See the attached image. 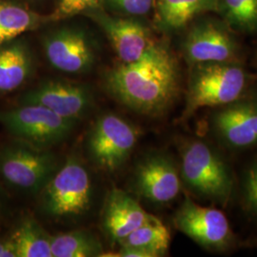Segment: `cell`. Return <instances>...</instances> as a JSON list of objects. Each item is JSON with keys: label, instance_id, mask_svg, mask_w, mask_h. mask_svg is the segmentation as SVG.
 Listing matches in <instances>:
<instances>
[{"label": "cell", "instance_id": "1", "mask_svg": "<svg viewBox=\"0 0 257 257\" xmlns=\"http://www.w3.org/2000/svg\"><path fill=\"white\" fill-rule=\"evenodd\" d=\"M106 89L120 104L140 114L158 116L175 103L180 90L176 58L156 43L138 60L120 63L106 76Z\"/></svg>", "mask_w": 257, "mask_h": 257}, {"label": "cell", "instance_id": "2", "mask_svg": "<svg viewBox=\"0 0 257 257\" xmlns=\"http://www.w3.org/2000/svg\"><path fill=\"white\" fill-rule=\"evenodd\" d=\"M181 181L195 196L222 206L230 201L233 176L219 152L211 144L193 139L181 149Z\"/></svg>", "mask_w": 257, "mask_h": 257}, {"label": "cell", "instance_id": "3", "mask_svg": "<svg viewBox=\"0 0 257 257\" xmlns=\"http://www.w3.org/2000/svg\"><path fill=\"white\" fill-rule=\"evenodd\" d=\"M39 194V209L52 219H72L92 207L93 185L88 168L77 156L59 166Z\"/></svg>", "mask_w": 257, "mask_h": 257}, {"label": "cell", "instance_id": "4", "mask_svg": "<svg viewBox=\"0 0 257 257\" xmlns=\"http://www.w3.org/2000/svg\"><path fill=\"white\" fill-rule=\"evenodd\" d=\"M182 119L206 107H222L242 97L247 74L236 62H210L192 66Z\"/></svg>", "mask_w": 257, "mask_h": 257}, {"label": "cell", "instance_id": "5", "mask_svg": "<svg viewBox=\"0 0 257 257\" xmlns=\"http://www.w3.org/2000/svg\"><path fill=\"white\" fill-rule=\"evenodd\" d=\"M59 161L50 149L19 140L0 149V177L19 191L38 193L55 175Z\"/></svg>", "mask_w": 257, "mask_h": 257}, {"label": "cell", "instance_id": "6", "mask_svg": "<svg viewBox=\"0 0 257 257\" xmlns=\"http://www.w3.org/2000/svg\"><path fill=\"white\" fill-rule=\"evenodd\" d=\"M0 123L19 140L40 149H51L63 142L77 124L36 104L0 111Z\"/></svg>", "mask_w": 257, "mask_h": 257}, {"label": "cell", "instance_id": "7", "mask_svg": "<svg viewBox=\"0 0 257 257\" xmlns=\"http://www.w3.org/2000/svg\"><path fill=\"white\" fill-rule=\"evenodd\" d=\"M139 131L128 120L108 112L93 123L86 148L93 164L107 173L118 171L138 143Z\"/></svg>", "mask_w": 257, "mask_h": 257}, {"label": "cell", "instance_id": "8", "mask_svg": "<svg viewBox=\"0 0 257 257\" xmlns=\"http://www.w3.org/2000/svg\"><path fill=\"white\" fill-rule=\"evenodd\" d=\"M176 229L203 248L221 252L233 246L234 235L223 211L204 207L185 195L175 214Z\"/></svg>", "mask_w": 257, "mask_h": 257}, {"label": "cell", "instance_id": "9", "mask_svg": "<svg viewBox=\"0 0 257 257\" xmlns=\"http://www.w3.org/2000/svg\"><path fill=\"white\" fill-rule=\"evenodd\" d=\"M182 186L180 170L166 153L155 152L143 157L135 169L132 188L139 197L156 205L174 201Z\"/></svg>", "mask_w": 257, "mask_h": 257}, {"label": "cell", "instance_id": "10", "mask_svg": "<svg viewBox=\"0 0 257 257\" xmlns=\"http://www.w3.org/2000/svg\"><path fill=\"white\" fill-rule=\"evenodd\" d=\"M188 64L235 62L238 45L227 26L214 20H205L191 28L182 44Z\"/></svg>", "mask_w": 257, "mask_h": 257}, {"label": "cell", "instance_id": "11", "mask_svg": "<svg viewBox=\"0 0 257 257\" xmlns=\"http://www.w3.org/2000/svg\"><path fill=\"white\" fill-rule=\"evenodd\" d=\"M211 115L212 133L231 150L257 145V98H243L219 107Z\"/></svg>", "mask_w": 257, "mask_h": 257}, {"label": "cell", "instance_id": "12", "mask_svg": "<svg viewBox=\"0 0 257 257\" xmlns=\"http://www.w3.org/2000/svg\"><path fill=\"white\" fill-rule=\"evenodd\" d=\"M92 102V92L85 86L65 81H47L28 92L21 103L43 106L78 123L89 113Z\"/></svg>", "mask_w": 257, "mask_h": 257}, {"label": "cell", "instance_id": "13", "mask_svg": "<svg viewBox=\"0 0 257 257\" xmlns=\"http://www.w3.org/2000/svg\"><path fill=\"white\" fill-rule=\"evenodd\" d=\"M44 50L51 65L68 74L88 72L95 60L89 39L74 29H63L47 37Z\"/></svg>", "mask_w": 257, "mask_h": 257}, {"label": "cell", "instance_id": "14", "mask_svg": "<svg viewBox=\"0 0 257 257\" xmlns=\"http://www.w3.org/2000/svg\"><path fill=\"white\" fill-rule=\"evenodd\" d=\"M131 194L112 189L107 194L101 212L102 230L111 242L119 244L151 217Z\"/></svg>", "mask_w": 257, "mask_h": 257}, {"label": "cell", "instance_id": "15", "mask_svg": "<svg viewBox=\"0 0 257 257\" xmlns=\"http://www.w3.org/2000/svg\"><path fill=\"white\" fill-rule=\"evenodd\" d=\"M95 16L122 63L137 61L155 44L149 30L137 20Z\"/></svg>", "mask_w": 257, "mask_h": 257}, {"label": "cell", "instance_id": "16", "mask_svg": "<svg viewBox=\"0 0 257 257\" xmlns=\"http://www.w3.org/2000/svg\"><path fill=\"white\" fill-rule=\"evenodd\" d=\"M32 70L33 59L26 45L18 42L0 48V93L17 90Z\"/></svg>", "mask_w": 257, "mask_h": 257}, {"label": "cell", "instance_id": "17", "mask_svg": "<svg viewBox=\"0 0 257 257\" xmlns=\"http://www.w3.org/2000/svg\"><path fill=\"white\" fill-rule=\"evenodd\" d=\"M157 11L161 27L176 31L198 15L218 13V0H157Z\"/></svg>", "mask_w": 257, "mask_h": 257}, {"label": "cell", "instance_id": "18", "mask_svg": "<svg viewBox=\"0 0 257 257\" xmlns=\"http://www.w3.org/2000/svg\"><path fill=\"white\" fill-rule=\"evenodd\" d=\"M10 239L18 257H53L52 235L34 218L21 221Z\"/></svg>", "mask_w": 257, "mask_h": 257}, {"label": "cell", "instance_id": "19", "mask_svg": "<svg viewBox=\"0 0 257 257\" xmlns=\"http://www.w3.org/2000/svg\"><path fill=\"white\" fill-rule=\"evenodd\" d=\"M171 244V233L162 221L153 214L143 225L131 232L120 246L139 248L151 257L164 256Z\"/></svg>", "mask_w": 257, "mask_h": 257}, {"label": "cell", "instance_id": "20", "mask_svg": "<svg viewBox=\"0 0 257 257\" xmlns=\"http://www.w3.org/2000/svg\"><path fill=\"white\" fill-rule=\"evenodd\" d=\"M51 247L53 257H98L104 254L101 242L87 230L52 235Z\"/></svg>", "mask_w": 257, "mask_h": 257}, {"label": "cell", "instance_id": "21", "mask_svg": "<svg viewBox=\"0 0 257 257\" xmlns=\"http://www.w3.org/2000/svg\"><path fill=\"white\" fill-rule=\"evenodd\" d=\"M41 19L22 6L0 0V46L37 27Z\"/></svg>", "mask_w": 257, "mask_h": 257}, {"label": "cell", "instance_id": "22", "mask_svg": "<svg viewBox=\"0 0 257 257\" xmlns=\"http://www.w3.org/2000/svg\"><path fill=\"white\" fill-rule=\"evenodd\" d=\"M218 13L232 29L256 33L257 0H218Z\"/></svg>", "mask_w": 257, "mask_h": 257}, {"label": "cell", "instance_id": "23", "mask_svg": "<svg viewBox=\"0 0 257 257\" xmlns=\"http://www.w3.org/2000/svg\"><path fill=\"white\" fill-rule=\"evenodd\" d=\"M241 202L247 213L257 218V156L244 172L241 182Z\"/></svg>", "mask_w": 257, "mask_h": 257}, {"label": "cell", "instance_id": "24", "mask_svg": "<svg viewBox=\"0 0 257 257\" xmlns=\"http://www.w3.org/2000/svg\"><path fill=\"white\" fill-rule=\"evenodd\" d=\"M100 0H59L58 7L52 18L55 19L71 17L90 8H97Z\"/></svg>", "mask_w": 257, "mask_h": 257}, {"label": "cell", "instance_id": "25", "mask_svg": "<svg viewBox=\"0 0 257 257\" xmlns=\"http://www.w3.org/2000/svg\"><path fill=\"white\" fill-rule=\"evenodd\" d=\"M111 6L131 16L148 14L154 5V0H108Z\"/></svg>", "mask_w": 257, "mask_h": 257}, {"label": "cell", "instance_id": "26", "mask_svg": "<svg viewBox=\"0 0 257 257\" xmlns=\"http://www.w3.org/2000/svg\"><path fill=\"white\" fill-rule=\"evenodd\" d=\"M0 257H18L11 239H0Z\"/></svg>", "mask_w": 257, "mask_h": 257}]
</instances>
